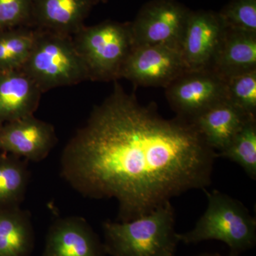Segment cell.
I'll return each mask as SVG.
<instances>
[{"mask_svg": "<svg viewBox=\"0 0 256 256\" xmlns=\"http://www.w3.org/2000/svg\"><path fill=\"white\" fill-rule=\"evenodd\" d=\"M217 158L194 122L164 118L116 80L64 146L60 175L84 197L117 200L118 222H130L205 190Z\"/></svg>", "mask_w": 256, "mask_h": 256, "instance_id": "1", "label": "cell"}, {"mask_svg": "<svg viewBox=\"0 0 256 256\" xmlns=\"http://www.w3.org/2000/svg\"><path fill=\"white\" fill-rule=\"evenodd\" d=\"M171 202L130 222L102 225L105 252L112 256H174L178 242Z\"/></svg>", "mask_w": 256, "mask_h": 256, "instance_id": "2", "label": "cell"}, {"mask_svg": "<svg viewBox=\"0 0 256 256\" xmlns=\"http://www.w3.org/2000/svg\"><path fill=\"white\" fill-rule=\"evenodd\" d=\"M204 190L207 207L190 232L178 233V242L197 244L217 240L226 244L234 254L254 246L256 220L242 202L217 190Z\"/></svg>", "mask_w": 256, "mask_h": 256, "instance_id": "3", "label": "cell"}, {"mask_svg": "<svg viewBox=\"0 0 256 256\" xmlns=\"http://www.w3.org/2000/svg\"><path fill=\"white\" fill-rule=\"evenodd\" d=\"M42 92L90 80L72 36L38 30L28 60L20 69Z\"/></svg>", "mask_w": 256, "mask_h": 256, "instance_id": "4", "label": "cell"}, {"mask_svg": "<svg viewBox=\"0 0 256 256\" xmlns=\"http://www.w3.org/2000/svg\"><path fill=\"white\" fill-rule=\"evenodd\" d=\"M72 38L90 80L120 79L122 67L133 48L130 22L107 20L94 26H84Z\"/></svg>", "mask_w": 256, "mask_h": 256, "instance_id": "5", "label": "cell"}, {"mask_svg": "<svg viewBox=\"0 0 256 256\" xmlns=\"http://www.w3.org/2000/svg\"><path fill=\"white\" fill-rule=\"evenodd\" d=\"M188 70L181 47L159 44L133 47L122 67L120 78L140 86L165 88Z\"/></svg>", "mask_w": 256, "mask_h": 256, "instance_id": "6", "label": "cell"}, {"mask_svg": "<svg viewBox=\"0 0 256 256\" xmlns=\"http://www.w3.org/2000/svg\"><path fill=\"white\" fill-rule=\"evenodd\" d=\"M165 96L176 117L192 122L227 100L226 79L210 69L188 70L165 88Z\"/></svg>", "mask_w": 256, "mask_h": 256, "instance_id": "7", "label": "cell"}, {"mask_svg": "<svg viewBox=\"0 0 256 256\" xmlns=\"http://www.w3.org/2000/svg\"><path fill=\"white\" fill-rule=\"evenodd\" d=\"M192 10L176 0H151L130 22L133 47L168 44L181 47Z\"/></svg>", "mask_w": 256, "mask_h": 256, "instance_id": "8", "label": "cell"}, {"mask_svg": "<svg viewBox=\"0 0 256 256\" xmlns=\"http://www.w3.org/2000/svg\"><path fill=\"white\" fill-rule=\"evenodd\" d=\"M226 28L218 12L191 11L181 44L188 70H212Z\"/></svg>", "mask_w": 256, "mask_h": 256, "instance_id": "9", "label": "cell"}, {"mask_svg": "<svg viewBox=\"0 0 256 256\" xmlns=\"http://www.w3.org/2000/svg\"><path fill=\"white\" fill-rule=\"evenodd\" d=\"M57 141L53 124L34 114L0 126V151L28 161L44 160Z\"/></svg>", "mask_w": 256, "mask_h": 256, "instance_id": "10", "label": "cell"}, {"mask_svg": "<svg viewBox=\"0 0 256 256\" xmlns=\"http://www.w3.org/2000/svg\"><path fill=\"white\" fill-rule=\"evenodd\" d=\"M97 4L96 0H33L32 28L73 37Z\"/></svg>", "mask_w": 256, "mask_h": 256, "instance_id": "11", "label": "cell"}, {"mask_svg": "<svg viewBox=\"0 0 256 256\" xmlns=\"http://www.w3.org/2000/svg\"><path fill=\"white\" fill-rule=\"evenodd\" d=\"M44 256H101V246L86 220L67 216L50 227Z\"/></svg>", "mask_w": 256, "mask_h": 256, "instance_id": "12", "label": "cell"}, {"mask_svg": "<svg viewBox=\"0 0 256 256\" xmlns=\"http://www.w3.org/2000/svg\"><path fill=\"white\" fill-rule=\"evenodd\" d=\"M42 94L22 70L0 72V126L34 114Z\"/></svg>", "mask_w": 256, "mask_h": 256, "instance_id": "13", "label": "cell"}, {"mask_svg": "<svg viewBox=\"0 0 256 256\" xmlns=\"http://www.w3.org/2000/svg\"><path fill=\"white\" fill-rule=\"evenodd\" d=\"M250 116L228 100L222 101L202 112L192 122L210 148L223 151L249 119Z\"/></svg>", "mask_w": 256, "mask_h": 256, "instance_id": "14", "label": "cell"}, {"mask_svg": "<svg viewBox=\"0 0 256 256\" xmlns=\"http://www.w3.org/2000/svg\"><path fill=\"white\" fill-rule=\"evenodd\" d=\"M212 70L225 79L256 70V33L226 28Z\"/></svg>", "mask_w": 256, "mask_h": 256, "instance_id": "15", "label": "cell"}, {"mask_svg": "<svg viewBox=\"0 0 256 256\" xmlns=\"http://www.w3.org/2000/svg\"><path fill=\"white\" fill-rule=\"evenodd\" d=\"M33 244L30 214L18 206L0 210V256H28Z\"/></svg>", "mask_w": 256, "mask_h": 256, "instance_id": "16", "label": "cell"}, {"mask_svg": "<svg viewBox=\"0 0 256 256\" xmlns=\"http://www.w3.org/2000/svg\"><path fill=\"white\" fill-rule=\"evenodd\" d=\"M28 161L18 156H0V206H18L30 183Z\"/></svg>", "mask_w": 256, "mask_h": 256, "instance_id": "17", "label": "cell"}, {"mask_svg": "<svg viewBox=\"0 0 256 256\" xmlns=\"http://www.w3.org/2000/svg\"><path fill=\"white\" fill-rule=\"evenodd\" d=\"M38 28L22 26L0 31V72L20 70L34 44Z\"/></svg>", "mask_w": 256, "mask_h": 256, "instance_id": "18", "label": "cell"}, {"mask_svg": "<svg viewBox=\"0 0 256 256\" xmlns=\"http://www.w3.org/2000/svg\"><path fill=\"white\" fill-rule=\"evenodd\" d=\"M218 158L237 163L252 180L256 178V118L249 119Z\"/></svg>", "mask_w": 256, "mask_h": 256, "instance_id": "19", "label": "cell"}, {"mask_svg": "<svg viewBox=\"0 0 256 256\" xmlns=\"http://www.w3.org/2000/svg\"><path fill=\"white\" fill-rule=\"evenodd\" d=\"M226 98L247 114L256 117V70L227 78Z\"/></svg>", "mask_w": 256, "mask_h": 256, "instance_id": "20", "label": "cell"}, {"mask_svg": "<svg viewBox=\"0 0 256 256\" xmlns=\"http://www.w3.org/2000/svg\"><path fill=\"white\" fill-rule=\"evenodd\" d=\"M218 14L226 28L256 33V0H232Z\"/></svg>", "mask_w": 256, "mask_h": 256, "instance_id": "21", "label": "cell"}, {"mask_svg": "<svg viewBox=\"0 0 256 256\" xmlns=\"http://www.w3.org/2000/svg\"><path fill=\"white\" fill-rule=\"evenodd\" d=\"M33 0H0V31L32 28Z\"/></svg>", "mask_w": 256, "mask_h": 256, "instance_id": "22", "label": "cell"}, {"mask_svg": "<svg viewBox=\"0 0 256 256\" xmlns=\"http://www.w3.org/2000/svg\"><path fill=\"white\" fill-rule=\"evenodd\" d=\"M197 256H223L222 255H218V254H202V255Z\"/></svg>", "mask_w": 256, "mask_h": 256, "instance_id": "23", "label": "cell"}, {"mask_svg": "<svg viewBox=\"0 0 256 256\" xmlns=\"http://www.w3.org/2000/svg\"><path fill=\"white\" fill-rule=\"evenodd\" d=\"M106 1H107V0H96L98 3L106 2Z\"/></svg>", "mask_w": 256, "mask_h": 256, "instance_id": "24", "label": "cell"}, {"mask_svg": "<svg viewBox=\"0 0 256 256\" xmlns=\"http://www.w3.org/2000/svg\"></svg>", "mask_w": 256, "mask_h": 256, "instance_id": "25", "label": "cell"}]
</instances>
